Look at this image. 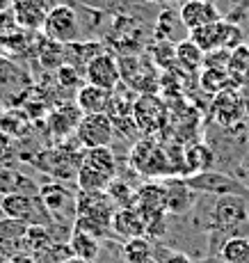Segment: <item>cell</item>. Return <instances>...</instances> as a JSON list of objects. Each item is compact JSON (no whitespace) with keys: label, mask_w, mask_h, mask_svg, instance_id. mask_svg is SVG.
<instances>
[{"label":"cell","mask_w":249,"mask_h":263,"mask_svg":"<svg viewBox=\"0 0 249 263\" xmlns=\"http://www.w3.org/2000/svg\"><path fill=\"white\" fill-rule=\"evenodd\" d=\"M213 231L226 238H249V201L245 197H217L213 206Z\"/></svg>","instance_id":"1"},{"label":"cell","mask_w":249,"mask_h":263,"mask_svg":"<svg viewBox=\"0 0 249 263\" xmlns=\"http://www.w3.org/2000/svg\"><path fill=\"white\" fill-rule=\"evenodd\" d=\"M39 199L55 224L73 229V222L78 217V195H73L60 181H53L39 188Z\"/></svg>","instance_id":"2"},{"label":"cell","mask_w":249,"mask_h":263,"mask_svg":"<svg viewBox=\"0 0 249 263\" xmlns=\"http://www.w3.org/2000/svg\"><path fill=\"white\" fill-rule=\"evenodd\" d=\"M0 213H5V217H14L21 220L30 227H50L55 224L50 220V215L46 213L39 195H5L0 197Z\"/></svg>","instance_id":"3"},{"label":"cell","mask_w":249,"mask_h":263,"mask_svg":"<svg viewBox=\"0 0 249 263\" xmlns=\"http://www.w3.org/2000/svg\"><path fill=\"white\" fill-rule=\"evenodd\" d=\"M130 165L144 176H171L169 154L162 146H158L154 140H140L130 149Z\"/></svg>","instance_id":"4"},{"label":"cell","mask_w":249,"mask_h":263,"mask_svg":"<svg viewBox=\"0 0 249 263\" xmlns=\"http://www.w3.org/2000/svg\"><path fill=\"white\" fill-rule=\"evenodd\" d=\"M187 181L195 192H204V195H217V197H224V195H236V197H249V188L242 183L240 179L236 176H228L222 174V172H199V174H192V176H183Z\"/></svg>","instance_id":"5"},{"label":"cell","mask_w":249,"mask_h":263,"mask_svg":"<svg viewBox=\"0 0 249 263\" xmlns=\"http://www.w3.org/2000/svg\"><path fill=\"white\" fill-rule=\"evenodd\" d=\"M114 135V124L108 112L99 115H83L75 130V142L80 149H99V146H110Z\"/></svg>","instance_id":"6"},{"label":"cell","mask_w":249,"mask_h":263,"mask_svg":"<svg viewBox=\"0 0 249 263\" xmlns=\"http://www.w3.org/2000/svg\"><path fill=\"white\" fill-rule=\"evenodd\" d=\"M78 16L75 12L69 7V5H58L50 12H46L44 16V32L48 39L58 44H73L78 39Z\"/></svg>","instance_id":"7"},{"label":"cell","mask_w":249,"mask_h":263,"mask_svg":"<svg viewBox=\"0 0 249 263\" xmlns=\"http://www.w3.org/2000/svg\"><path fill=\"white\" fill-rule=\"evenodd\" d=\"M117 213V204L110 199L105 190L101 192H83L78 195V217H87L101 227H108L112 222V215ZM112 231V229H110Z\"/></svg>","instance_id":"8"},{"label":"cell","mask_w":249,"mask_h":263,"mask_svg":"<svg viewBox=\"0 0 249 263\" xmlns=\"http://www.w3.org/2000/svg\"><path fill=\"white\" fill-rule=\"evenodd\" d=\"M85 78H87L89 85H96V87H101V89L114 92V87L121 80V67L112 55L99 53L87 67H85Z\"/></svg>","instance_id":"9"},{"label":"cell","mask_w":249,"mask_h":263,"mask_svg":"<svg viewBox=\"0 0 249 263\" xmlns=\"http://www.w3.org/2000/svg\"><path fill=\"white\" fill-rule=\"evenodd\" d=\"M135 209L144 215V220H154V217L167 215V188L165 181H149L142 188H137V197H135Z\"/></svg>","instance_id":"10"},{"label":"cell","mask_w":249,"mask_h":263,"mask_svg":"<svg viewBox=\"0 0 249 263\" xmlns=\"http://www.w3.org/2000/svg\"><path fill=\"white\" fill-rule=\"evenodd\" d=\"M133 117H135V124L140 126L142 130L151 133V130H158L165 126V119H167V108L162 101H158L156 96L151 94H144L142 99L135 101L133 105Z\"/></svg>","instance_id":"11"},{"label":"cell","mask_w":249,"mask_h":263,"mask_svg":"<svg viewBox=\"0 0 249 263\" xmlns=\"http://www.w3.org/2000/svg\"><path fill=\"white\" fill-rule=\"evenodd\" d=\"M179 18H181V23L192 32V30H199V28H206V25L222 21V14H220V9L215 7V3H206V0H187V3H183Z\"/></svg>","instance_id":"12"},{"label":"cell","mask_w":249,"mask_h":263,"mask_svg":"<svg viewBox=\"0 0 249 263\" xmlns=\"http://www.w3.org/2000/svg\"><path fill=\"white\" fill-rule=\"evenodd\" d=\"M80 119H83V112H80V108L75 103L58 105L48 117V130L53 138L64 140V138H69V135H75Z\"/></svg>","instance_id":"13"},{"label":"cell","mask_w":249,"mask_h":263,"mask_svg":"<svg viewBox=\"0 0 249 263\" xmlns=\"http://www.w3.org/2000/svg\"><path fill=\"white\" fill-rule=\"evenodd\" d=\"M110 229L124 240L142 238V236H146V220L135 206L133 209H117L112 222H110Z\"/></svg>","instance_id":"14"},{"label":"cell","mask_w":249,"mask_h":263,"mask_svg":"<svg viewBox=\"0 0 249 263\" xmlns=\"http://www.w3.org/2000/svg\"><path fill=\"white\" fill-rule=\"evenodd\" d=\"M167 213L185 215L195 206V190L187 185L185 179H167Z\"/></svg>","instance_id":"15"},{"label":"cell","mask_w":249,"mask_h":263,"mask_svg":"<svg viewBox=\"0 0 249 263\" xmlns=\"http://www.w3.org/2000/svg\"><path fill=\"white\" fill-rule=\"evenodd\" d=\"M110 103H112V92L101 89L96 85H80L78 94H75V105L80 108L83 115H99L108 112Z\"/></svg>","instance_id":"16"},{"label":"cell","mask_w":249,"mask_h":263,"mask_svg":"<svg viewBox=\"0 0 249 263\" xmlns=\"http://www.w3.org/2000/svg\"><path fill=\"white\" fill-rule=\"evenodd\" d=\"M42 185L16 170H0V195H39Z\"/></svg>","instance_id":"17"},{"label":"cell","mask_w":249,"mask_h":263,"mask_svg":"<svg viewBox=\"0 0 249 263\" xmlns=\"http://www.w3.org/2000/svg\"><path fill=\"white\" fill-rule=\"evenodd\" d=\"M213 160H215L213 158V151L201 142L185 146V151H183V165H185L187 176L199 174V172H208V167L213 165Z\"/></svg>","instance_id":"18"},{"label":"cell","mask_w":249,"mask_h":263,"mask_svg":"<svg viewBox=\"0 0 249 263\" xmlns=\"http://www.w3.org/2000/svg\"><path fill=\"white\" fill-rule=\"evenodd\" d=\"M85 165H89L91 170H96V172H101L103 176H108L110 181H114L117 179V158H114V154H112V149L110 146H99V149H89V151H85V160H83Z\"/></svg>","instance_id":"19"},{"label":"cell","mask_w":249,"mask_h":263,"mask_svg":"<svg viewBox=\"0 0 249 263\" xmlns=\"http://www.w3.org/2000/svg\"><path fill=\"white\" fill-rule=\"evenodd\" d=\"M69 250L73 256L85 261H96L101 254V240L91 234H85V231H73L69 240Z\"/></svg>","instance_id":"20"},{"label":"cell","mask_w":249,"mask_h":263,"mask_svg":"<svg viewBox=\"0 0 249 263\" xmlns=\"http://www.w3.org/2000/svg\"><path fill=\"white\" fill-rule=\"evenodd\" d=\"M30 224L14 217H0V245L9 247V250H21V242L28 234Z\"/></svg>","instance_id":"21"},{"label":"cell","mask_w":249,"mask_h":263,"mask_svg":"<svg viewBox=\"0 0 249 263\" xmlns=\"http://www.w3.org/2000/svg\"><path fill=\"white\" fill-rule=\"evenodd\" d=\"M121 256H124L126 263H151L154 261V247L144 236L142 238H130L124 242Z\"/></svg>","instance_id":"22"},{"label":"cell","mask_w":249,"mask_h":263,"mask_svg":"<svg viewBox=\"0 0 249 263\" xmlns=\"http://www.w3.org/2000/svg\"><path fill=\"white\" fill-rule=\"evenodd\" d=\"M217 254L224 263H247L249 261V238H226L220 245Z\"/></svg>","instance_id":"23"},{"label":"cell","mask_w":249,"mask_h":263,"mask_svg":"<svg viewBox=\"0 0 249 263\" xmlns=\"http://www.w3.org/2000/svg\"><path fill=\"white\" fill-rule=\"evenodd\" d=\"M204 50L197 46L192 39H187V42H181L179 46H176V62L181 64V67L190 69V71H195V69L201 67V62H204Z\"/></svg>","instance_id":"24"},{"label":"cell","mask_w":249,"mask_h":263,"mask_svg":"<svg viewBox=\"0 0 249 263\" xmlns=\"http://www.w3.org/2000/svg\"><path fill=\"white\" fill-rule=\"evenodd\" d=\"M110 195V199L117 204V209H133L135 206V197H137V190L130 188L126 181L121 179H114L112 183L108 185V190H105Z\"/></svg>","instance_id":"25"},{"label":"cell","mask_w":249,"mask_h":263,"mask_svg":"<svg viewBox=\"0 0 249 263\" xmlns=\"http://www.w3.org/2000/svg\"><path fill=\"white\" fill-rule=\"evenodd\" d=\"M201 83H204V89H208V92H217L228 83V71L226 69H208Z\"/></svg>","instance_id":"26"},{"label":"cell","mask_w":249,"mask_h":263,"mask_svg":"<svg viewBox=\"0 0 249 263\" xmlns=\"http://www.w3.org/2000/svg\"><path fill=\"white\" fill-rule=\"evenodd\" d=\"M58 78L62 85H67V87H78L80 85V71L78 67H73V64H67L64 62L62 67L58 69Z\"/></svg>","instance_id":"27"},{"label":"cell","mask_w":249,"mask_h":263,"mask_svg":"<svg viewBox=\"0 0 249 263\" xmlns=\"http://www.w3.org/2000/svg\"><path fill=\"white\" fill-rule=\"evenodd\" d=\"M12 146H14V138L9 133H5V130H0V158L12 154Z\"/></svg>","instance_id":"28"},{"label":"cell","mask_w":249,"mask_h":263,"mask_svg":"<svg viewBox=\"0 0 249 263\" xmlns=\"http://www.w3.org/2000/svg\"><path fill=\"white\" fill-rule=\"evenodd\" d=\"M165 263H192V259L187 254H183V252H174V254L167 256Z\"/></svg>","instance_id":"29"},{"label":"cell","mask_w":249,"mask_h":263,"mask_svg":"<svg viewBox=\"0 0 249 263\" xmlns=\"http://www.w3.org/2000/svg\"><path fill=\"white\" fill-rule=\"evenodd\" d=\"M12 259H14L12 250L5 247V245H0V263H12Z\"/></svg>","instance_id":"30"},{"label":"cell","mask_w":249,"mask_h":263,"mask_svg":"<svg viewBox=\"0 0 249 263\" xmlns=\"http://www.w3.org/2000/svg\"><path fill=\"white\" fill-rule=\"evenodd\" d=\"M12 263H37V261H34L32 256H28V254H23V252H21V254H14Z\"/></svg>","instance_id":"31"},{"label":"cell","mask_w":249,"mask_h":263,"mask_svg":"<svg viewBox=\"0 0 249 263\" xmlns=\"http://www.w3.org/2000/svg\"><path fill=\"white\" fill-rule=\"evenodd\" d=\"M199 263H224V259H222L220 254L217 256H208V259H204V261H199Z\"/></svg>","instance_id":"32"},{"label":"cell","mask_w":249,"mask_h":263,"mask_svg":"<svg viewBox=\"0 0 249 263\" xmlns=\"http://www.w3.org/2000/svg\"><path fill=\"white\" fill-rule=\"evenodd\" d=\"M64 263H94V261H85V259H78V256H71V259Z\"/></svg>","instance_id":"33"},{"label":"cell","mask_w":249,"mask_h":263,"mask_svg":"<svg viewBox=\"0 0 249 263\" xmlns=\"http://www.w3.org/2000/svg\"><path fill=\"white\" fill-rule=\"evenodd\" d=\"M206 3H215V0H206Z\"/></svg>","instance_id":"34"},{"label":"cell","mask_w":249,"mask_h":263,"mask_svg":"<svg viewBox=\"0 0 249 263\" xmlns=\"http://www.w3.org/2000/svg\"><path fill=\"white\" fill-rule=\"evenodd\" d=\"M151 263H156V261H151Z\"/></svg>","instance_id":"35"},{"label":"cell","mask_w":249,"mask_h":263,"mask_svg":"<svg viewBox=\"0 0 249 263\" xmlns=\"http://www.w3.org/2000/svg\"><path fill=\"white\" fill-rule=\"evenodd\" d=\"M247 263H249V261H247Z\"/></svg>","instance_id":"36"}]
</instances>
